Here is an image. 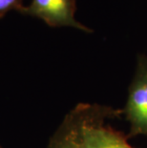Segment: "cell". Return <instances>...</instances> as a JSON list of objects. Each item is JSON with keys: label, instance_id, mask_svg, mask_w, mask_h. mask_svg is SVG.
I'll use <instances>...</instances> for the list:
<instances>
[{"label": "cell", "instance_id": "cell-1", "mask_svg": "<svg viewBox=\"0 0 147 148\" xmlns=\"http://www.w3.org/2000/svg\"><path fill=\"white\" fill-rule=\"evenodd\" d=\"M123 115L129 123L127 138L147 137V56H137L136 70L128 89Z\"/></svg>", "mask_w": 147, "mask_h": 148}, {"label": "cell", "instance_id": "cell-2", "mask_svg": "<svg viewBox=\"0 0 147 148\" xmlns=\"http://www.w3.org/2000/svg\"><path fill=\"white\" fill-rule=\"evenodd\" d=\"M76 0H32L19 12L39 18L53 28L71 27L84 33H93L92 29L76 19Z\"/></svg>", "mask_w": 147, "mask_h": 148}, {"label": "cell", "instance_id": "cell-3", "mask_svg": "<svg viewBox=\"0 0 147 148\" xmlns=\"http://www.w3.org/2000/svg\"><path fill=\"white\" fill-rule=\"evenodd\" d=\"M46 148H91L84 135L76 107L64 116Z\"/></svg>", "mask_w": 147, "mask_h": 148}, {"label": "cell", "instance_id": "cell-4", "mask_svg": "<svg viewBox=\"0 0 147 148\" xmlns=\"http://www.w3.org/2000/svg\"><path fill=\"white\" fill-rule=\"evenodd\" d=\"M22 2L23 0H0V19L10 11L20 12L23 7Z\"/></svg>", "mask_w": 147, "mask_h": 148}, {"label": "cell", "instance_id": "cell-5", "mask_svg": "<svg viewBox=\"0 0 147 148\" xmlns=\"http://www.w3.org/2000/svg\"><path fill=\"white\" fill-rule=\"evenodd\" d=\"M0 148H2V147H1V146H0Z\"/></svg>", "mask_w": 147, "mask_h": 148}]
</instances>
